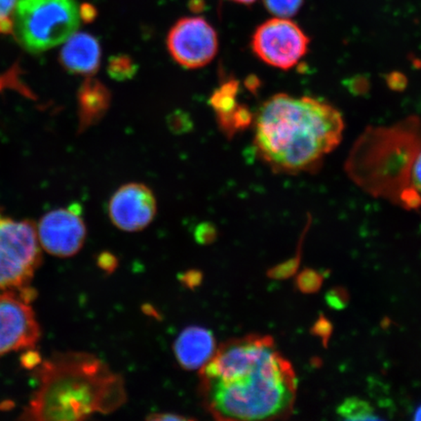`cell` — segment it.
<instances>
[{
    "instance_id": "6da1fadb",
    "label": "cell",
    "mask_w": 421,
    "mask_h": 421,
    "mask_svg": "<svg viewBox=\"0 0 421 421\" xmlns=\"http://www.w3.org/2000/svg\"><path fill=\"white\" fill-rule=\"evenodd\" d=\"M203 407L217 420H275L294 413L297 380L271 335L219 345L199 370Z\"/></svg>"
},
{
    "instance_id": "7a4b0ae2",
    "label": "cell",
    "mask_w": 421,
    "mask_h": 421,
    "mask_svg": "<svg viewBox=\"0 0 421 421\" xmlns=\"http://www.w3.org/2000/svg\"><path fill=\"white\" fill-rule=\"evenodd\" d=\"M257 155L279 174L318 171L344 132L342 112L313 97L273 95L254 117Z\"/></svg>"
},
{
    "instance_id": "3957f363",
    "label": "cell",
    "mask_w": 421,
    "mask_h": 421,
    "mask_svg": "<svg viewBox=\"0 0 421 421\" xmlns=\"http://www.w3.org/2000/svg\"><path fill=\"white\" fill-rule=\"evenodd\" d=\"M39 387L19 420H84L118 410L127 400L121 375L96 355L55 353L35 369Z\"/></svg>"
},
{
    "instance_id": "277c9868",
    "label": "cell",
    "mask_w": 421,
    "mask_h": 421,
    "mask_svg": "<svg viewBox=\"0 0 421 421\" xmlns=\"http://www.w3.org/2000/svg\"><path fill=\"white\" fill-rule=\"evenodd\" d=\"M421 150V120L409 117L393 126L370 128L362 135L346 162L347 173L361 188L408 209L421 205L411 183Z\"/></svg>"
},
{
    "instance_id": "5b68a950",
    "label": "cell",
    "mask_w": 421,
    "mask_h": 421,
    "mask_svg": "<svg viewBox=\"0 0 421 421\" xmlns=\"http://www.w3.org/2000/svg\"><path fill=\"white\" fill-rule=\"evenodd\" d=\"M81 20L77 0H17L12 34L26 50L40 53L70 39Z\"/></svg>"
},
{
    "instance_id": "8992f818",
    "label": "cell",
    "mask_w": 421,
    "mask_h": 421,
    "mask_svg": "<svg viewBox=\"0 0 421 421\" xmlns=\"http://www.w3.org/2000/svg\"><path fill=\"white\" fill-rule=\"evenodd\" d=\"M41 262L35 222L0 214V290L28 288Z\"/></svg>"
},
{
    "instance_id": "52a82bcc",
    "label": "cell",
    "mask_w": 421,
    "mask_h": 421,
    "mask_svg": "<svg viewBox=\"0 0 421 421\" xmlns=\"http://www.w3.org/2000/svg\"><path fill=\"white\" fill-rule=\"evenodd\" d=\"M311 39L300 26L288 18H272L262 23L253 35L251 47L266 65L288 70L309 52Z\"/></svg>"
},
{
    "instance_id": "ba28073f",
    "label": "cell",
    "mask_w": 421,
    "mask_h": 421,
    "mask_svg": "<svg viewBox=\"0 0 421 421\" xmlns=\"http://www.w3.org/2000/svg\"><path fill=\"white\" fill-rule=\"evenodd\" d=\"M32 290H2L0 293V357L35 349L41 328L32 309Z\"/></svg>"
},
{
    "instance_id": "9c48e42d",
    "label": "cell",
    "mask_w": 421,
    "mask_h": 421,
    "mask_svg": "<svg viewBox=\"0 0 421 421\" xmlns=\"http://www.w3.org/2000/svg\"><path fill=\"white\" fill-rule=\"evenodd\" d=\"M167 48L179 66L194 70L214 60L219 50V39L216 30L205 19L186 17L170 30Z\"/></svg>"
},
{
    "instance_id": "30bf717a",
    "label": "cell",
    "mask_w": 421,
    "mask_h": 421,
    "mask_svg": "<svg viewBox=\"0 0 421 421\" xmlns=\"http://www.w3.org/2000/svg\"><path fill=\"white\" fill-rule=\"evenodd\" d=\"M79 204L47 213L37 226L41 249L57 257H70L79 252L86 240V224Z\"/></svg>"
},
{
    "instance_id": "8fae6325",
    "label": "cell",
    "mask_w": 421,
    "mask_h": 421,
    "mask_svg": "<svg viewBox=\"0 0 421 421\" xmlns=\"http://www.w3.org/2000/svg\"><path fill=\"white\" fill-rule=\"evenodd\" d=\"M156 213L155 194L144 184L130 183L120 186L108 203L111 222L126 233H138L148 228Z\"/></svg>"
},
{
    "instance_id": "7c38bea8",
    "label": "cell",
    "mask_w": 421,
    "mask_h": 421,
    "mask_svg": "<svg viewBox=\"0 0 421 421\" xmlns=\"http://www.w3.org/2000/svg\"><path fill=\"white\" fill-rule=\"evenodd\" d=\"M238 93L237 80L228 79L213 93L210 99L219 129L229 138L247 129L254 121L249 108L238 104Z\"/></svg>"
},
{
    "instance_id": "4fadbf2b",
    "label": "cell",
    "mask_w": 421,
    "mask_h": 421,
    "mask_svg": "<svg viewBox=\"0 0 421 421\" xmlns=\"http://www.w3.org/2000/svg\"><path fill=\"white\" fill-rule=\"evenodd\" d=\"M173 350L182 368L188 371L200 370L216 353V340L208 329L194 326L184 329L179 333Z\"/></svg>"
},
{
    "instance_id": "5bb4252c",
    "label": "cell",
    "mask_w": 421,
    "mask_h": 421,
    "mask_svg": "<svg viewBox=\"0 0 421 421\" xmlns=\"http://www.w3.org/2000/svg\"><path fill=\"white\" fill-rule=\"evenodd\" d=\"M63 43L60 61L66 70L86 77H92L98 72L101 51L96 37L85 32H75Z\"/></svg>"
},
{
    "instance_id": "9a60e30c",
    "label": "cell",
    "mask_w": 421,
    "mask_h": 421,
    "mask_svg": "<svg viewBox=\"0 0 421 421\" xmlns=\"http://www.w3.org/2000/svg\"><path fill=\"white\" fill-rule=\"evenodd\" d=\"M111 94L100 80L88 77L78 92L80 131L97 124L110 110Z\"/></svg>"
},
{
    "instance_id": "2e32d148",
    "label": "cell",
    "mask_w": 421,
    "mask_h": 421,
    "mask_svg": "<svg viewBox=\"0 0 421 421\" xmlns=\"http://www.w3.org/2000/svg\"><path fill=\"white\" fill-rule=\"evenodd\" d=\"M337 415L345 420H378L380 416L366 400L350 397L345 399L337 409Z\"/></svg>"
},
{
    "instance_id": "e0dca14e",
    "label": "cell",
    "mask_w": 421,
    "mask_h": 421,
    "mask_svg": "<svg viewBox=\"0 0 421 421\" xmlns=\"http://www.w3.org/2000/svg\"><path fill=\"white\" fill-rule=\"evenodd\" d=\"M106 70L112 79L125 81L135 77L138 72V66L130 56L115 55L110 57Z\"/></svg>"
},
{
    "instance_id": "ac0fdd59",
    "label": "cell",
    "mask_w": 421,
    "mask_h": 421,
    "mask_svg": "<svg viewBox=\"0 0 421 421\" xmlns=\"http://www.w3.org/2000/svg\"><path fill=\"white\" fill-rule=\"evenodd\" d=\"M304 0H264V6L272 15L290 19L299 13Z\"/></svg>"
},
{
    "instance_id": "d6986e66",
    "label": "cell",
    "mask_w": 421,
    "mask_h": 421,
    "mask_svg": "<svg viewBox=\"0 0 421 421\" xmlns=\"http://www.w3.org/2000/svg\"><path fill=\"white\" fill-rule=\"evenodd\" d=\"M323 281L324 277L320 272L306 268L297 275L295 285L304 294H314L320 290Z\"/></svg>"
},
{
    "instance_id": "ffe728a7",
    "label": "cell",
    "mask_w": 421,
    "mask_h": 421,
    "mask_svg": "<svg viewBox=\"0 0 421 421\" xmlns=\"http://www.w3.org/2000/svg\"><path fill=\"white\" fill-rule=\"evenodd\" d=\"M17 0H0V35L13 32V13Z\"/></svg>"
},
{
    "instance_id": "44dd1931",
    "label": "cell",
    "mask_w": 421,
    "mask_h": 421,
    "mask_svg": "<svg viewBox=\"0 0 421 421\" xmlns=\"http://www.w3.org/2000/svg\"><path fill=\"white\" fill-rule=\"evenodd\" d=\"M333 333V325L331 322L323 315L320 316L312 327V333L323 340V344H328Z\"/></svg>"
},
{
    "instance_id": "7402d4cb",
    "label": "cell",
    "mask_w": 421,
    "mask_h": 421,
    "mask_svg": "<svg viewBox=\"0 0 421 421\" xmlns=\"http://www.w3.org/2000/svg\"><path fill=\"white\" fill-rule=\"evenodd\" d=\"M329 306L333 309H342L349 300V295L344 288H333L328 293L326 297Z\"/></svg>"
},
{
    "instance_id": "603a6c76",
    "label": "cell",
    "mask_w": 421,
    "mask_h": 421,
    "mask_svg": "<svg viewBox=\"0 0 421 421\" xmlns=\"http://www.w3.org/2000/svg\"><path fill=\"white\" fill-rule=\"evenodd\" d=\"M42 359L39 352L35 351L34 349H28L21 359V364H22L23 368L28 369V370H35L37 366L40 365Z\"/></svg>"
},
{
    "instance_id": "cb8c5ba5",
    "label": "cell",
    "mask_w": 421,
    "mask_h": 421,
    "mask_svg": "<svg viewBox=\"0 0 421 421\" xmlns=\"http://www.w3.org/2000/svg\"><path fill=\"white\" fill-rule=\"evenodd\" d=\"M411 183L416 193L421 195V150L416 157L415 165H413V177Z\"/></svg>"
},
{
    "instance_id": "d4e9b609",
    "label": "cell",
    "mask_w": 421,
    "mask_h": 421,
    "mask_svg": "<svg viewBox=\"0 0 421 421\" xmlns=\"http://www.w3.org/2000/svg\"><path fill=\"white\" fill-rule=\"evenodd\" d=\"M148 420H158V421H164V420H189L186 416L176 415V413H153L148 416Z\"/></svg>"
},
{
    "instance_id": "484cf974",
    "label": "cell",
    "mask_w": 421,
    "mask_h": 421,
    "mask_svg": "<svg viewBox=\"0 0 421 421\" xmlns=\"http://www.w3.org/2000/svg\"><path fill=\"white\" fill-rule=\"evenodd\" d=\"M100 259L104 260V261L106 262V264H103L101 266V268L106 269V271H112L115 267V264H117V262H115V257L110 254H103L101 255Z\"/></svg>"
},
{
    "instance_id": "4316f807",
    "label": "cell",
    "mask_w": 421,
    "mask_h": 421,
    "mask_svg": "<svg viewBox=\"0 0 421 421\" xmlns=\"http://www.w3.org/2000/svg\"><path fill=\"white\" fill-rule=\"evenodd\" d=\"M413 420H421V404L416 409L415 411V416H413Z\"/></svg>"
},
{
    "instance_id": "83f0119b",
    "label": "cell",
    "mask_w": 421,
    "mask_h": 421,
    "mask_svg": "<svg viewBox=\"0 0 421 421\" xmlns=\"http://www.w3.org/2000/svg\"><path fill=\"white\" fill-rule=\"evenodd\" d=\"M231 1L237 2V3L241 4H247V6H249V4L254 3L255 0H231Z\"/></svg>"
}]
</instances>
